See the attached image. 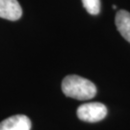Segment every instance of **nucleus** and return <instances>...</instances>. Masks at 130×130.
Segmentation results:
<instances>
[{
  "label": "nucleus",
  "instance_id": "obj_1",
  "mask_svg": "<svg viewBox=\"0 0 130 130\" xmlns=\"http://www.w3.org/2000/svg\"><path fill=\"white\" fill-rule=\"evenodd\" d=\"M62 91L65 95L77 100H87L96 95V87L92 81L74 74L64 78Z\"/></svg>",
  "mask_w": 130,
  "mask_h": 130
},
{
  "label": "nucleus",
  "instance_id": "obj_2",
  "mask_svg": "<svg viewBox=\"0 0 130 130\" xmlns=\"http://www.w3.org/2000/svg\"><path fill=\"white\" fill-rule=\"evenodd\" d=\"M79 120L87 122H98L102 121L107 115L106 106L100 102H89L77 108Z\"/></svg>",
  "mask_w": 130,
  "mask_h": 130
},
{
  "label": "nucleus",
  "instance_id": "obj_3",
  "mask_svg": "<svg viewBox=\"0 0 130 130\" xmlns=\"http://www.w3.org/2000/svg\"><path fill=\"white\" fill-rule=\"evenodd\" d=\"M32 123L25 115H14L0 122V130H31Z\"/></svg>",
  "mask_w": 130,
  "mask_h": 130
},
{
  "label": "nucleus",
  "instance_id": "obj_4",
  "mask_svg": "<svg viewBox=\"0 0 130 130\" xmlns=\"http://www.w3.org/2000/svg\"><path fill=\"white\" fill-rule=\"evenodd\" d=\"M22 15V9L18 0H0V18L18 20Z\"/></svg>",
  "mask_w": 130,
  "mask_h": 130
},
{
  "label": "nucleus",
  "instance_id": "obj_5",
  "mask_svg": "<svg viewBox=\"0 0 130 130\" xmlns=\"http://www.w3.org/2000/svg\"><path fill=\"white\" fill-rule=\"evenodd\" d=\"M116 26L118 31L130 42V13L125 10H120L116 14L115 19Z\"/></svg>",
  "mask_w": 130,
  "mask_h": 130
},
{
  "label": "nucleus",
  "instance_id": "obj_6",
  "mask_svg": "<svg viewBox=\"0 0 130 130\" xmlns=\"http://www.w3.org/2000/svg\"><path fill=\"white\" fill-rule=\"evenodd\" d=\"M84 8L90 14H98L100 12V0H82Z\"/></svg>",
  "mask_w": 130,
  "mask_h": 130
},
{
  "label": "nucleus",
  "instance_id": "obj_7",
  "mask_svg": "<svg viewBox=\"0 0 130 130\" xmlns=\"http://www.w3.org/2000/svg\"><path fill=\"white\" fill-rule=\"evenodd\" d=\"M113 9H114V10H116V9H117L116 5H113Z\"/></svg>",
  "mask_w": 130,
  "mask_h": 130
}]
</instances>
